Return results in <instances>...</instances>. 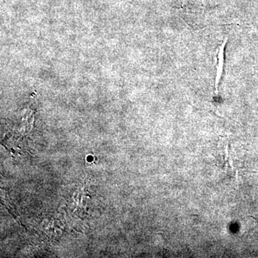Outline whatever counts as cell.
Wrapping results in <instances>:
<instances>
[{
    "instance_id": "7a4b0ae2",
    "label": "cell",
    "mask_w": 258,
    "mask_h": 258,
    "mask_svg": "<svg viewBox=\"0 0 258 258\" xmlns=\"http://www.w3.org/2000/svg\"><path fill=\"white\" fill-rule=\"evenodd\" d=\"M255 220H256V221H257V223H258V218L255 219Z\"/></svg>"
},
{
    "instance_id": "6da1fadb",
    "label": "cell",
    "mask_w": 258,
    "mask_h": 258,
    "mask_svg": "<svg viewBox=\"0 0 258 258\" xmlns=\"http://www.w3.org/2000/svg\"><path fill=\"white\" fill-rule=\"evenodd\" d=\"M227 38L224 40L223 43L220 46V51L218 53V64L217 66L216 79H215V89L216 93L218 92L219 83L221 80L222 71H223L224 62H225V48L227 43Z\"/></svg>"
}]
</instances>
